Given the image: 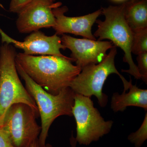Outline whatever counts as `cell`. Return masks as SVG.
<instances>
[{
    "instance_id": "cell-1",
    "label": "cell",
    "mask_w": 147,
    "mask_h": 147,
    "mask_svg": "<svg viewBox=\"0 0 147 147\" xmlns=\"http://www.w3.org/2000/svg\"><path fill=\"white\" fill-rule=\"evenodd\" d=\"M16 62L36 83L54 95L69 87L82 71L72 63L73 59L66 56H35L19 53Z\"/></svg>"
},
{
    "instance_id": "cell-2",
    "label": "cell",
    "mask_w": 147,
    "mask_h": 147,
    "mask_svg": "<svg viewBox=\"0 0 147 147\" xmlns=\"http://www.w3.org/2000/svg\"><path fill=\"white\" fill-rule=\"evenodd\" d=\"M16 66L18 74L25 81L26 89L38 109L41 121V130L38 141L40 144L44 146L54 121L60 116H73L72 110L75 93L68 87L57 94H51L36 83L16 63Z\"/></svg>"
},
{
    "instance_id": "cell-3",
    "label": "cell",
    "mask_w": 147,
    "mask_h": 147,
    "mask_svg": "<svg viewBox=\"0 0 147 147\" xmlns=\"http://www.w3.org/2000/svg\"><path fill=\"white\" fill-rule=\"evenodd\" d=\"M17 54L10 44L3 43L0 47V127L2 126L7 110L16 103L27 104L39 115L35 102L18 76Z\"/></svg>"
},
{
    "instance_id": "cell-4",
    "label": "cell",
    "mask_w": 147,
    "mask_h": 147,
    "mask_svg": "<svg viewBox=\"0 0 147 147\" xmlns=\"http://www.w3.org/2000/svg\"><path fill=\"white\" fill-rule=\"evenodd\" d=\"M124 3L118 6H109L102 7V14L104 15V21L96 20L98 29L94 34L98 40L108 39L114 46L121 48L125 55L123 60L128 64L129 69H122L134 76L135 79H141L137 66L134 63L131 56V47L133 32L127 23L124 15Z\"/></svg>"
},
{
    "instance_id": "cell-5",
    "label": "cell",
    "mask_w": 147,
    "mask_h": 147,
    "mask_svg": "<svg viewBox=\"0 0 147 147\" xmlns=\"http://www.w3.org/2000/svg\"><path fill=\"white\" fill-rule=\"evenodd\" d=\"M117 54V47L114 46L100 63L83 67L81 72L71 82L69 87L75 93L90 98L95 96L99 105L105 107L108 103V96L102 92V88L109 75L116 74L119 76L123 84L124 91L129 89L130 85V80L129 82L127 81L116 68L115 59Z\"/></svg>"
},
{
    "instance_id": "cell-6",
    "label": "cell",
    "mask_w": 147,
    "mask_h": 147,
    "mask_svg": "<svg viewBox=\"0 0 147 147\" xmlns=\"http://www.w3.org/2000/svg\"><path fill=\"white\" fill-rule=\"evenodd\" d=\"M72 115L76 122L75 139L80 145L89 146L110 132L114 122L104 120L91 98L75 93Z\"/></svg>"
},
{
    "instance_id": "cell-7",
    "label": "cell",
    "mask_w": 147,
    "mask_h": 147,
    "mask_svg": "<svg viewBox=\"0 0 147 147\" xmlns=\"http://www.w3.org/2000/svg\"><path fill=\"white\" fill-rule=\"evenodd\" d=\"M38 116L24 103L13 104L9 108L1 127L14 147H30L38 139L41 127L37 123Z\"/></svg>"
},
{
    "instance_id": "cell-8",
    "label": "cell",
    "mask_w": 147,
    "mask_h": 147,
    "mask_svg": "<svg viewBox=\"0 0 147 147\" xmlns=\"http://www.w3.org/2000/svg\"><path fill=\"white\" fill-rule=\"evenodd\" d=\"M61 2L50 0H33L18 13L16 21L17 30L21 33H29L42 28H54L56 19L53 10L61 5Z\"/></svg>"
},
{
    "instance_id": "cell-9",
    "label": "cell",
    "mask_w": 147,
    "mask_h": 147,
    "mask_svg": "<svg viewBox=\"0 0 147 147\" xmlns=\"http://www.w3.org/2000/svg\"><path fill=\"white\" fill-rule=\"evenodd\" d=\"M62 35L63 45L71 51V58L81 69L87 65L100 63L107 56V51L114 46L111 41L80 39L65 34Z\"/></svg>"
},
{
    "instance_id": "cell-10",
    "label": "cell",
    "mask_w": 147,
    "mask_h": 147,
    "mask_svg": "<svg viewBox=\"0 0 147 147\" xmlns=\"http://www.w3.org/2000/svg\"><path fill=\"white\" fill-rule=\"evenodd\" d=\"M0 34L2 43H12L16 48L24 50L26 55L65 56L61 53L60 50H65L66 48L63 45L61 38L56 34L47 36L40 31H36L27 36L23 42L11 38L1 28Z\"/></svg>"
},
{
    "instance_id": "cell-11",
    "label": "cell",
    "mask_w": 147,
    "mask_h": 147,
    "mask_svg": "<svg viewBox=\"0 0 147 147\" xmlns=\"http://www.w3.org/2000/svg\"><path fill=\"white\" fill-rule=\"evenodd\" d=\"M68 10L66 6L53 9L56 25L53 28L56 31V34L60 35L65 33L71 34L96 40L92 34V28L98 17L102 14L101 8L87 15L77 17L65 16V13Z\"/></svg>"
},
{
    "instance_id": "cell-12",
    "label": "cell",
    "mask_w": 147,
    "mask_h": 147,
    "mask_svg": "<svg viewBox=\"0 0 147 147\" xmlns=\"http://www.w3.org/2000/svg\"><path fill=\"white\" fill-rule=\"evenodd\" d=\"M129 91H123L121 94L118 92L113 94L111 98V108L115 113L123 112L128 106H136L147 110V90L138 88L132 85L130 79Z\"/></svg>"
},
{
    "instance_id": "cell-13",
    "label": "cell",
    "mask_w": 147,
    "mask_h": 147,
    "mask_svg": "<svg viewBox=\"0 0 147 147\" xmlns=\"http://www.w3.org/2000/svg\"><path fill=\"white\" fill-rule=\"evenodd\" d=\"M124 15L133 32L147 28V0H129L124 3Z\"/></svg>"
},
{
    "instance_id": "cell-14",
    "label": "cell",
    "mask_w": 147,
    "mask_h": 147,
    "mask_svg": "<svg viewBox=\"0 0 147 147\" xmlns=\"http://www.w3.org/2000/svg\"><path fill=\"white\" fill-rule=\"evenodd\" d=\"M133 32L131 53L138 55L147 52V28Z\"/></svg>"
},
{
    "instance_id": "cell-15",
    "label": "cell",
    "mask_w": 147,
    "mask_h": 147,
    "mask_svg": "<svg viewBox=\"0 0 147 147\" xmlns=\"http://www.w3.org/2000/svg\"><path fill=\"white\" fill-rule=\"evenodd\" d=\"M147 139V113L145 114L144 119L142 125L137 131L128 135L127 139L134 147H141Z\"/></svg>"
},
{
    "instance_id": "cell-16",
    "label": "cell",
    "mask_w": 147,
    "mask_h": 147,
    "mask_svg": "<svg viewBox=\"0 0 147 147\" xmlns=\"http://www.w3.org/2000/svg\"><path fill=\"white\" fill-rule=\"evenodd\" d=\"M138 71L141 76V79L147 84V52L141 53L137 57Z\"/></svg>"
},
{
    "instance_id": "cell-17",
    "label": "cell",
    "mask_w": 147,
    "mask_h": 147,
    "mask_svg": "<svg viewBox=\"0 0 147 147\" xmlns=\"http://www.w3.org/2000/svg\"><path fill=\"white\" fill-rule=\"evenodd\" d=\"M33 0H11L9 10L13 13H18Z\"/></svg>"
},
{
    "instance_id": "cell-18",
    "label": "cell",
    "mask_w": 147,
    "mask_h": 147,
    "mask_svg": "<svg viewBox=\"0 0 147 147\" xmlns=\"http://www.w3.org/2000/svg\"><path fill=\"white\" fill-rule=\"evenodd\" d=\"M0 147H15L11 144L1 127H0Z\"/></svg>"
},
{
    "instance_id": "cell-19",
    "label": "cell",
    "mask_w": 147,
    "mask_h": 147,
    "mask_svg": "<svg viewBox=\"0 0 147 147\" xmlns=\"http://www.w3.org/2000/svg\"><path fill=\"white\" fill-rule=\"evenodd\" d=\"M30 147H53L52 145L49 144H46L44 146H41L38 142V139L32 144Z\"/></svg>"
},
{
    "instance_id": "cell-20",
    "label": "cell",
    "mask_w": 147,
    "mask_h": 147,
    "mask_svg": "<svg viewBox=\"0 0 147 147\" xmlns=\"http://www.w3.org/2000/svg\"><path fill=\"white\" fill-rule=\"evenodd\" d=\"M69 143H70V147H76L77 142L75 139V137L74 136L73 131L71 132V137L69 138Z\"/></svg>"
},
{
    "instance_id": "cell-21",
    "label": "cell",
    "mask_w": 147,
    "mask_h": 147,
    "mask_svg": "<svg viewBox=\"0 0 147 147\" xmlns=\"http://www.w3.org/2000/svg\"><path fill=\"white\" fill-rule=\"evenodd\" d=\"M113 1H123L125 0H113Z\"/></svg>"
},
{
    "instance_id": "cell-22",
    "label": "cell",
    "mask_w": 147,
    "mask_h": 147,
    "mask_svg": "<svg viewBox=\"0 0 147 147\" xmlns=\"http://www.w3.org/2000/svg\"><path fill=\"white\" fill-rule=\"evenodd\" d=\"M51 1L53 2H54L56 0H50Z\"/></svg>"
}]
</instances>
